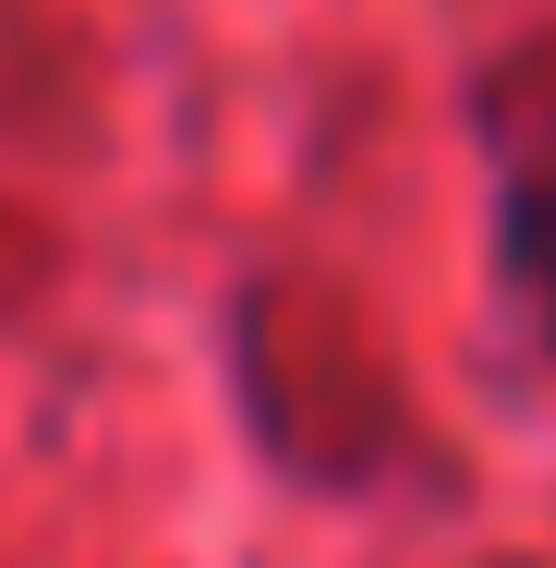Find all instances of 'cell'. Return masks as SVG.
<instances>
[{
  "label": "cell",
  "instance_id": "cell-1",
  "mask_svg": "<svg viewBox=\"0 0 556 568\" xmlns=\"http://www.w3.org/2000/svg\"><path fill=\"white\" fill-rule=\"evenodd\" d=\"M533 254H545V266H556V206H533Z\"/></svg>",
  "mask_w": 556,
  "mask_h": 568
}]
</instances>
